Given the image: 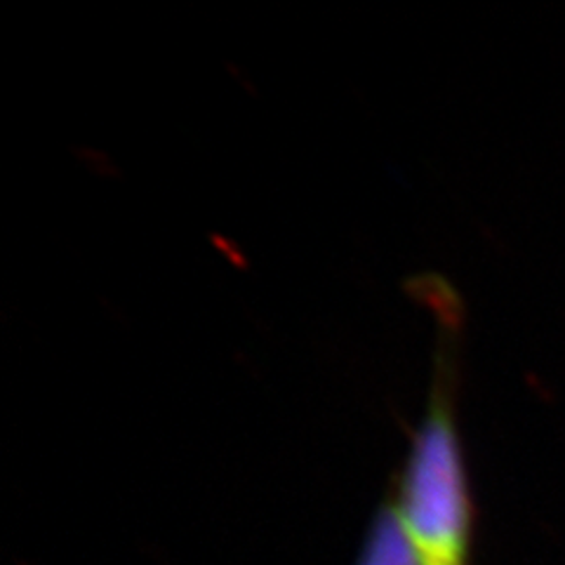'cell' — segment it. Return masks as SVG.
I'll return each instance as SVG.
<instances>
[{
	"instance_id": "obj_1",
	"label": "cell",
	"mask_w": 565,
	"mask_h": 565,
	"mask_svg": "<svg viewBox=\"0 0 565 565\" xmlns=\"http://www.w3.org/2000/svg\"><path fill=\"white\" fill-rule=\"evenodd\" d=\"M450 297L438 330L436 375L413 434L394 511L419 565H469L473 504L455 417V340L459 316Z\"/></svg>"
},
{
	"instance_id": "obj_2",
	"label": "cell",
	"mask_w": 565,
	"mask_h": 565,
	"mask_svg": "<svg viewBox=\"0 0 565 565\" xmlns=\"http://www.w3.org/2000/svg\"><path fill=\"white\" fill-rule=\"evenodd\" d=\"M359 565H419L398 523L394 504L382 507L370 525Z\"/></svg>"
}]
</instances>
